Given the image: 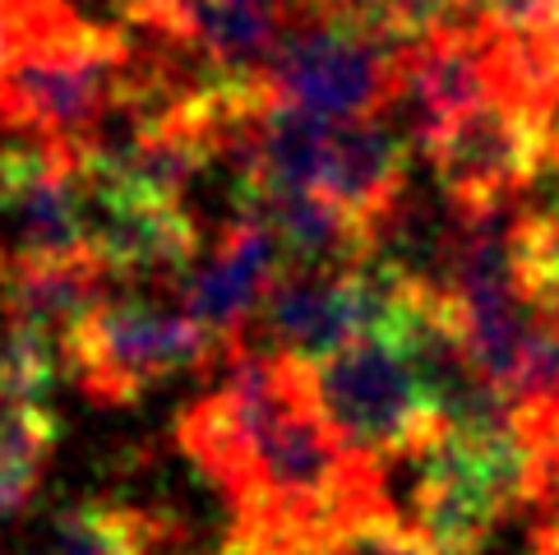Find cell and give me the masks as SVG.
Returning a JSON list of instances; mask_svg holds the SVG:
<instances>
[{
	"label": "cell",
	"instance_id": "obj_1",
	"mask_svg": "<svg viewBox=\"0 0 559 555\" xmlns=\"http://www.w3.org/2000/svg\"><path fill=\"white\" fill-rule=\"evenodd\" d=\"M176 445L231 500L236 528L310 538L389 500L324 426L310 366L269 347L231 356L227 380L176 416Z\"/></svg>",
	"mask_w": 559,
	"mask_h": 555
},
{
	"label": "cell",
	"instance_id": "obj_2",
	"mask_svg": "<svg viewBox=\"0 0 559 555\" xmlns=\"http://www.w3.org/2000/svg\"><path fill=\"white\" fill-rule=\"evenodd\" d=\"M148 51L130 28L93 24L66 0H24L19 43L0 79V130L70 157L107 144L116 116L148 93Z\"/></svg>",
	"mask_w": 559,
	"mask_h": 555
},
{
	"label": "cell",
	"instance_id": "obj_3",
	"mask_svg": "<svg viewBox=\"0 0 559 555\" xmlns=\"http://www.w3.org/2000/svg\"><path fill=\"white\" fill-rule=\"evenodd\" d=\"M314 408L356 463L384 468L403 453H421L449 430L412 339L374 333L310 366Z\"/></svg>",
	"mask_w": 559,
	"mask_h": 555
},
{
	"label": "cell",
	"instance_id": "obj_4",
	"mask_svg": "<svg viewBox=\"0 0 559 555\" xmlns=\"http://www.w3.org/2000/svg\"><path fill=\"white\" fill-rule=\"evenodd\" d=\"M523 505H536V449L523 430H444L421 453L412 528L435 555L486 551Z\"/></svg>",
	"mask_w": 559,
	"mask_h": 555
},
{
	"label": "cell",
	"instance_id": "obj_5",
	"mask_svg": "<svg viewBox=\"0 0 559 555\" xmlns=\"http://www.w3.org/2000/svg\"><path fill=\"white\" fill-rule=\"evenodd\" d=\"M269 103L347 126L389 116L403 97V51H389L347 19L296 0L292 28L264 79Z\"/></svg>",
	"mask_w": 559,
	"mask_h": 555
},
{
	"label": "cell",
	"instance_id": "obj_6",
	"mask_svg": "<svg viewBox=\"0 0 559 555\" xmlns=\"http://www.w3.org/2000/svg\"><path fill=\"white\" fill-rule=\"evenodd\" d=\"M204 362H227L186 306L111 296L66 343V375L97 408H130L148 389Z\"/></svg>",
	"mask_w": 559,
	"mask_h": 555
},
{
	"label": "cell",
	"instance_id": "obj_7",
	"mask_svg": "<svg viewBox=\"0 0 559 555\" xmlns=\"http://www.w3.org/2000/svg\"><path fill=\"white\" fill-rule=\"evenodd\" d=\"M426 157L453 213L509 209L559 163V121L523 97L499 93L439 130Z\"/></svg>",
	"mask_w": 559,
	"mask_h": 555
},
{
	"label": "cell",
	"instance_id": "obj_8",
	"mask_svg": "<svg viewBox=\"0 0 559 555\" xmlns=\"http://www.w3.org/2000/svg\"><path fill=\"white\" fill-rule=\"evenodd\" d=\"M88 190V255L107 278L148 283V278H181L199 264V227L186 204L121 181L111 167L84 157Z\"/></svg>",
	"mask_w": 559,
	"mask_h": 555
},
{
	"label": "cell",
	"instance_id": "obj_9",
	"mask_svg": "<svg viewBox=\"0 0 559 555\" xmlns=\"http://www.w3.org/2000/svg\"><path fill=\"white\" fill-rule=\"evenodd\" d=\"M504 93V43L486 19H457L430 43L403 56V97L389 111L412 134V144H426L449 130L457 116Z\"/></svg>",
	"mask_w": 559,
	"mask_h": 555
},
{
	"label": "cell",
	"instance_id": "obj_10",
	"mask_svg": "<svg viewBox=\"0 0 559 555\" xmlns=\"http://www.w3.org/2000/svg\"><path fill=\"white\" fill-rule=\"evenodd\" d=\"M283 269L287 255L273 227H264L259 217H236L209 260H199L186 273V310L223 347L227 362L246 347V329L259 324V310Z\"/></svg>",
	"mask_w": 559,
	"mask_h": 555
},
{
	"label": "cell",
	"instance_id": "obj_11",
	"mask_svg": "<svg viewBox=\"0 0 559 555\" xmlns=\"http://www.w3.org/2000/svg\"><path fill=\"white\" fill-rule=\"evenodd\" d=\"M407 167H412V134L393 116L329 126L314 172V194L333 200L379 246L384 227L407 204Z\"/></svg>",
	"mask_w": 559,
	"mask_h": 555
},
{
	"label": "cell",
	"instance_id": "obj_12",
	"mask_svg": "<svg viewBox=\"0 0 559 555\" xmlns=\"http://www.w3.org/2000/svg\"><path fill=\"white\" fill-rule=\"evenodd\" d=\"M111 283L97 260H56V264H10L0 278L5 292V320L70 343L84 320L107 302L103 287Z\"/></svg>",
	"mask_w": 559,
	"mask_h": 555
},
{
	"label": "cell",
	"instance_id": "obj_13",
	"mask_svg": "<svg viewBox=\"0 0 559 555\" xmlns=\"http://www.w3.org/2000/svg\"><path fill=\"white\" fill-rule=\"evenodd\" d=\"M163 542V523L144 509L84 500L51 519L37 555H148Z\"/></svg>",
	"mask_w": 559,
	"mask_h": 555
},
{
	"label": "cell",
	"instance_id": "obj_14",
	"mask_svg": "<svg viewBox=\"0 0 559 555\" xmlns=\"http://www.w3.org/2000/svg\"><path fill=\"white\" fill-rule=\"evenodd\" d=\"M61 440V422L43 403H0V523L24 513Z\"/></svg>",
	"mask_w": 559,
	"mask_h": 555
},
{
	"label": "cell",
	"instance_id": "obj_15",
	"mask_svg": "<svg viewBox=\"0 0 559 555\" xmlns=\"http://www.w3.org/2000/svg\"><path fill=\"white\" fill-rule=\"evenodd\" d=\"M314 5L347 19L352 28H361L366 37H374V43H384L389 51H403V56L430 43V37L444 33L449 24H457L453 0H314Z\"/></svg>",
	"mask_w": 559,
	"mask_h": 555
},
{
	"label": "cell",
	"instance_id": "obj_16",
	"mask_svg": "<svg viewBox=\"0 0 559 555\" xmlns=\"http://www.w3.org/2000/svg\"><path fill=\"white\" fill-rule=\"evenodd\" d=\"M301 555H435L426 538L416 532L403 513H393V505H370L352 519L333 523L324 532L301 542Z\"/></svg>",
	"mask_w": 559,
	"mask_h": 555
},
{
	"label": "cell",
	"instance_id": "obj_17",
	"mask_svg": "<svg viewBox=\"0 0 559 555\" xmlns=\"http://www.w3.org/2000/svg\"><path fill=\"white\" fill-rule=\"evenodd\" d=\"M61 370H66L61 343L5 320V329H0V403H43Z\"/></svg>",
	"mask_w": 559,
	"mask_h": 555
},
{
	"label": "cell",
	"instance_id": "obj_18",
	"mask_svg": "<svg viewBox=\"0 0 559 555\" xmlns=\"http://www.w3.org/2000/svg\"><path fill=\"white\" fill-rule=\"evenodd\" d=\"M19 14H24V0H0V79H5L19 43Z\"/></svg>",
	"mask_w": 559,
	"mask_h": 555
},
{
	"label": "cell",
	"instance_id": "obj_19",
	"mask_svg": "<svg viewBox=\"0 0 559 555\" xmlns=\"http://www.w3.org/2000/svg\"><path fill=\"white\" fill-rule=\"evenodd\" d=\"M542 181H546V200L536 204V213H546V217H555V223H559V163L542 176Z\"/></svg>",
	"mask_w": 559,
	"mask_h": 555
},
{
	"label": "cell",
	"instance_id": "obj_20",
	"mask_svg": "<svg viewBox=\"0 0 559 555\" xmlns=\"http://www.w3.org/2000/svg\"><path fill=\"white\" fill-rule=\"evenodd\" d=\"M453 5H457V10H472V19H486V14L499 5V0H453Z\"/></svg>",
	"mask_w": 559,
	"mask_h": 555
},
{
	"label": "cell",
	"instance_id": "obj_21",
	"mask_svg": "<svg viewBox=\"0 0 559 555\" xmlns=\"http://www.w3.org/2000/svg\"><path fill=\"white\" fill-rule=\"evenodd\" d=\"M306 5H314V0H306Z\"/></svg>",
	"mask_w": 559,
	"mask_h": 555
},
{
	"label": "cell",
	"instance_id": "obj_22",
	"mask_svg": "<svg viewBox=\"0 0 559 555\" xmlns=\"http://www.w3.org/2000/svg\"><path fill=\"white\" fill-rule=\"evenodd\" d=\"M555 412H559V408H555ZM546 416H550V412H546Z\"/></svg>",
	"mask_w": 559,
	"mask_h": 555
}]
</instances>
